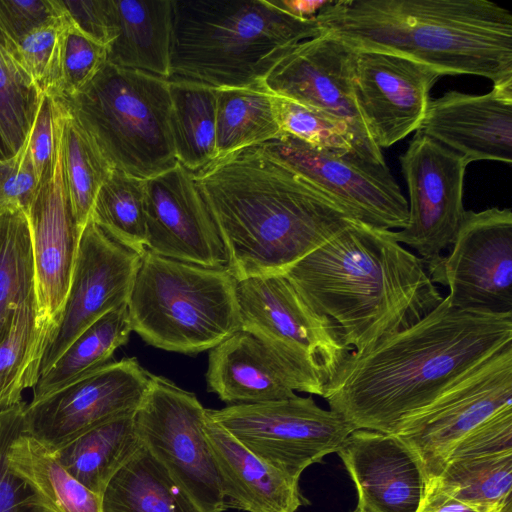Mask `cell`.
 <instances>
[{
	"label": "cell",
	"mask_w": 512,
	"mask_h": 512,
	"mask_svg": "<svg viewBox=\"0 0 512 512\" xmlns=\"http://www.w3.org/2000/svg\"><path fill=\"white\" fill-rule=\"evenodd\" d=\"M510 343L512 313L456 308L446 296L415 324L350 351L322 397L355 430L396 434Z\"/></svg>",
	"instance_id": "1"
},
{
	"label": "cell",
	"mask_w": 512,
	"mask_h": 512,
	"mask_svg": "<svg viewBox=\"0 0 512 512\" xmlns=\"http://www.w3.org/2000/svg\"><path fill=\"white\" fill-rule=\"evenodd\" d=\"M238 281L280 275L354 219L260 146L194 173Z\"/></svg>",
	"instance_id": "2"
},
{
	"label": "cell",
	"mask_w": 512,
	"mask_h": 512,
	"mask_svg": "<svg viewBox=\"0 0 512 512\" xmlns=\"http://www.w3.org/2000/svg\"><path fill=\"white\" fill-rule=\"evenodd\" d=\"M299 297L331 318L362 351L421 320L443 300L425 264L393 230L353 220L283 274Z\"/></svg>",
	"instance_id": "3"
},
{
	"label": "cell",
	"mask_w": 512,
	"mask_h": 512,
	"mask_svg": "<svg viewBox=\"0 0 512 512\" xmlns=\"http://www.w3.org/2000/svg\"><path fill=\"white\" fill-rule=\"evenodd\" d=\"M356 49L512 86V14L487 0H333L315 18Z\"/></svg>",
	"instance_id": "4"
},
{
	"label": "cell",
	"mask_w": 512,
	"mask_h": 512,
	"mask_svg": "<svg viewBox=\"0 0 512 512\" xmlns=\"http://www.w3.org/2000/svg\"><path fill=\"white\" fill-rule=\"evenodd\" d=\"M324 31L270 0H172L170 78L215 89L263 86L296 44Z\"/></svg>",
	"instance_id": "5"
},
{
	"label": "cell",
	"mask_w": 512,
	"mask_h": 512,
	"mask_svg": "<svg viewBox=\"0 0 512 512\" xmlns=\"http://www.w3.org/2000/svg\"><path fill=\"white\" fill-rule=\"evenodd\" d=\"M55 99L112 169L146 180L179 163L168 79L106 62L80 92Z\"/></svg>",
	"instance_id": "6"
},
{
	"label": "cell",
	"mask_w": 512,
	"mask_h": 512,
	"mask_svg": "<svg viewBox=\"0 0 512 512\" xmlns=\"http://www.w3.org/2000/svg\"><path fill=\"white\" fill-rule=\"evenodd\" d=\"M236 283L227 268L145 250L127 302L132 331L166 351L211 350L241 329Z\"/></svg>",
	"instance_id": "7"
},
{
	"label": "cell",
	"mask_w": 512,
	"mask_h": 512,
	"mask_svg": "<svg viewBox=\"0 0 512 512\" xmlns=\"http://www.w3.org/2000/svg\"><path fill=\"white\" fill-rule=\"evenodd\" d=\"M207 416L264 462L300 479L309 466L337 453L355 429L311 397L206 409Z\"/></svg>",
	"instance_id": "8"
},
{
	"label": "cell",
	"mask_w": 512,
	"mask_h": 512,
	"mask_svg": "<svg viewBox=\"0 0 512 512\" xmlns=\"http://www.w3.org/2000/svg\"><path fill=\"white\" fill-rule=\"evenodd\" d=\"M206 409L194 393L151 374L135 413L143 447L203 512L226 511L216 463L205 433Z\"/></svg>",
	"instance_id": "9"
},
{
	"label": "cell",
	"mask_w": 512,
	"mask_h": 512,
	"mask_svg": "<svg viewBox=\"0 0 512 512\" xmlns=\"http://www.w3.org/2000/svg\"><path fill=\"white\" fill-rule=\"evenodd\" d=\"M355 55L356 48L324 31L293 46L269 72L264 86L323 114L342 129L354 155L384 165L382 150L370 137L354 99Z\"/></svg>",
	"instance_id": "10"
},
{
	"label": "cell",
	"mask_w": 512,
	"mask_h": 512,
	"mask_svg": "<svg viewBox=\"0 0 512 512\" xmlns=\"http://www.w3.org/2000/svg\"><path fill=\"white\" fill-rule=\"evenodd\" d=\"M270 157L323 192L351 218L392 230L408 224V201L387 164L321 150L281 133L262 145Z\"/></svg>",
	"instance_id": "11"
},
{
	"label": "cell",
	"mask_w": 512,
	"mask_h": 512,
	"mask_svg": "<svg viewBox=\"0 0 512 512\" xmlns=\"http://www.w3.org/2000/svg\"><path fill=\"white\" fill-rule=\"evenodd\" d=\"M460 309L512 313V212L465 210L450 253L426 268Z\"/></svg>",
	"instance_id": "12"
},
{
	"label": "cell",
	"mask_w": 512,
	"mask_h": 512,
	"mask_svg": "<svg viewBox=\"0 0 512 512\" xmlns=\"http://www.w3.org/2000/svg\"><path fill=\"white\" fill-rule=\"evenodd\" d=\"M508 406H512V343L457 381L396 435L420 459L428 478H435L463 437Z\"/></svg>",
	"instance_id": "13"
},
{
	"label": "cell",
	"mask_w": 512,
	"mask_h": 512,
	"mask_svg": "<svg viewBox=\"0 0 512 512\" xmlns=\"http://www.w3.org/2000/svg\"><path fill=\"white\" fill-rule=\"evenodd\" d=\"M409 194V219L393 237L417 252L426 268L451 247L465 212L463 187L467 163L458 153L416 132L400 156Z\"/></svg>",
	"instance_id": "14"
},
{
	"label": "cell",
	"mask_w": 512,
	"mask_h": 512,
	"mask_svg": "<svg viewBox=\"0 0 512 512\" xmlns=\"http://www.w3.org/2000/svg\"><path fill=\"white\" fill-rule=\"evenodd\" d=\"M150 381L151 373L136 358L109 362L26 403L23 432L56 450L100 423L136 412Z\"/></svg>",
	"instance_id": "15"
},
{
	"label": "cell",
	"mask_w": 512,
	"mask_h": 512,
	"mask_svg": "<svg viewBox=\"0 0 512 512\" xmlns=\"http://www.w3.org/2000/svg\"><path fill=\"white\" fill-rule=\"evenodd\" d=\"M208 391L235 404L293 397L295 392L323 395V373L307 358L257 333L240 329L210 350Z\"/></svg>",
	"instance_id": "16"
},
{
	"label": "cell",
	"mask_w": 512,
	"mask_h": 512,
	"mask_svg": "<svg viewBox=\"0 0 512 512\" xmlns=\"http://www.w3.org/2000/svg\"><path fill=\"white\" fill-rule=\"evenodd\" d=\"M140 260V254L113 240L89 219L59 320L41 360L40 377L87 327L127 305Z\"/></svg>",
	"instance_id": "17"
},
{
	"label": "cell",
	"mask_w": 512,
	"mask_h": 512,
	"mask_svg": "<svg viewBox=\"0 0 512 512\" xmlns=\"http://www.w3.org/2000/svg\"><path fill=\"white\" fill-rule=\"evenodd\" d=\"M445 74L404 55L356 49L354 99L374 143L389 148L417 131L430 90Z\"/></svg>",
	"instance_id": "18"
},
{
	"label": "cell",
	"mask_w": 512,
	"mask_h": 512,
	"mask_svg": "<svg viewBox=\"0 0 512 512\" xmlns=\"http://www.w3.org/2000/svg\"><path fill=\"white\" fill-rule=\"evenodd\" d=\"M241 329L276 341L310 360L327 382L352 351L337 324L311 309L283 274L236 283Z\"/></svg>",
	"instance_id": "19"
},
{
	"label": "cell",
	"mask_w": 512,
	"mask_h": 512,
	"mask_svg": "<svg viewBox=\"0 0 512 512\" xmlns=\"http://www.w3.org/2000/svg\"><path fill=\"white\" fill-rule=\"evenodd\" d=\"M146 250L211 268H226L227 254L194 173L180 163L144 180Z\"/></svg>",
	"instance_id": "20"
},
{
	"label": "cell",
	"mask_w": 512,
	"mask_h": 512,
	"mask_svg": "<svg viewBox=\"0 0 512 512\" xmlns=\"http://www.w3.org/2000/svg\"><path fill=\"white\" fill-rule=\"evenodd\" d=\"M366 512H417L428 484L424 467L396 434L356 429L337 451Z\"/></svg>",
	"instance_id": "21"
},
{
	"label": "cell",
	"mask_w": 512,
	"mask_h": 512,
	"mask_svg": "<svg viewBox=\"0 0 512 512\" xmlns=\"http://www.w3.org/2000/svg\"><path fill=\"white\" fill-rule=\"evenodd\" d=\"M416 132L461 155L467 165L492 160L512 163V86L475 95L448 91L430 99Z\"/></svg>",
	"instance_id": "22"
},
{
	"label": "cell",
	"mask_w": 512,
	"mask_h": 512,
	"mask_svg": "<svg viewBox=\"0 0 512 512\" xmlns=\"http://www.w3.org/2000/svg\"><path fill=\"white\" fill-rule=\"evenodd\" d=\"M40 314L56 326L74 270L82 231L63 182L60 150L53 174L42 182L26 213Z\"/></svg>",
	"instance_id": "23"
},
{
	"label": "cell",
	"mask_w": 512,
	"mask_h": 512,
	"mask_svg": "<svg viewBox=\"0 0 512 512\" xmlns=\"http://www.w3.org/2000/svg\"><path fill=\"white\" fill-rule=\"evenodd\" d=\"M205 433L218 470L226 509L296 512L307 503L299 480L264 462L206 414Z\"/></svg>",
	"instance_id": "24"
},
{
	"label": "cell",
	"mask_w": 512,
	"mask_h": 512,
	"mask_svg": "<svg viewBox=\"0 0 512 512\" xmlns=\"http://www.w3.org/2000/svg\"><path fill=\"white\" fill-rule=\"evenodd\" d=\"M114 38L107 62L170 77L172 0H108Z\"/></svg>",
	"instance_id": "25"
},
{
	"label": "cell",
	"mask_w": 512,
	"mask_h": 512,
	"mask_svg": "<svg viewBox=\"0 0 512 512\" xmlns=\"http://www.w3.org/2000/svg\"><path fill=\"white\" fill-rule=\"evenodd\" d=\"M135 413L100 423L52 450L58 462L89 490L102 496L112 477L142 448Z\"/></svg>",
	"instance_id": "26"
},
{
	"label": "cell",
	"mask_w": 512,
	"mask_h": 512,
	"mask_svg": "<svg viewBox=\"0 0 512 512\" xmlns=\"http://www.w3.org/2000/svg\"><path fill=\"white\" fill-rule=\"evenodd\" d=\"M102 508L103 512H203L143 446L107 484Z\"/></svg>",
	"instance_id": "27"
},
{
	"label": "cell",
	"mask_w": 512,
	"mask_h": 512,
	"mask_svg": "<svg viewBox=\"0 0 512 512\" xmlns=\"http://www.w3.org/2000/svg\"><path fill=\"white\" fill-rule=\"evenodd\" d=\"M7 463L53 512H103L102 496L80 483L52 450L23 431L11 442Z\"/></svg>",
	"instance_id": "28"
},
{
	"label": "cell",
	"mask_w": 512,
	"mask_h": 512,
	"mask_svg": "<svg viewBox=\"0 0 512 512\" xmlns=\"http://www.w3.org/2000/svg\"><path fill=\"white\" fill-rule=\"evenodd\" d=\"M168 80L176 157L196 173L217 159L216 89L185 79Z\"/></svg>",
	"instance_id": "29"
},
{
	"label": "cell",
	"mask_w": 512,
	"mask_h": 512,
	"mask_svg": "<svg viewBox=\"0 0 512 512\" xmlns=\"http://www.w3.org/2000/svg\"><path fill=\"white\" fill-rule=\"evenodd\" d=\"M216 98V160L281 135L273 94L264 85L216 89Z\"/></svg>",
	"instance_id": "30"
},
{
	"label": "cell",
	"mask_w": 512,
	"mask_h": 512,
	"mask_svg": "<svg viewBox=\"0 0 512 512\" xmlns=\"http://www.w3.org/2000/svg\"><path fill=\"white\" fill-rule=\"evenodd\" d=\"M132 327L127 305L114 309L79 334L33 387L37 401L83 375L109 363L126 344Z\"/></svg>",
	"instance_id": "31"
},
{
	"label": "cell",
	"mask_w": 512,
	"mask_h": 512,
	"mask_svg": "<svg viewBox=\"0 0 512 512\" xmlns=\"http://www.w3.org/2000/svg\"><path fill=\"white\" fill-rule=\"evenodd\" d=\"M54 328L40 314L37 299L16 314L9 335L0 344V410L23 402L22 392L36 385Z\"/></svg>",
	"instance_id": "32"
},
{
	"label": "cell",
	"mask_w": 512,
	"mask_h": 512,
	"mask_svg": "<svg viewBox=\"0 0 512 512\" xmlns=\"http://www.w3.org/2000/svg\"><path fill=\"white\" fill-rule=\"evenodd\" d=\"M37 299L32 238L27 214L0 213V344L18 311Z\"/></svg>",
	"instance_id": "33"
},
{
	"label": "cell",
	"mask_w": 512,
	"mask_h": 512,
	"mask_svg": "<svg viewBox=\"0 0 512 512\" xmlns=\"http://www.w3.org/2000/svg\"><path fill=\"white\" fill-rule=\"evenodd\" d=\"M42 93L16 54V44L0 31V160L23 147Z\"/></svg>",
	"instance_id": "34"
},
{
	"label": "cell",
	"mask_w": 512,
	"mask_h": 512,
	"mask_svg": "<svg viewBox=\"0 0 512 512\" xmlns=\"http://www.w3.org/2000/svg\"><path fill=\"white\" fill-rule=\"evenodd\" d=\"M62 109V177L74 218L83 230L90 219L97 193L113 169L76 120L63 106Z\"/></svg>",
	"instance_id": "35"
},
{
	"label": "cell",
	"mask_w": 512,
	"mask_h": 512,
	"mask_svg": "<svg viewBox=\"0 0 512 512\" xmlns=\"http://www.w3.org/2000/svg\"><path fill=\"white\" fill-rule=\"evenodd\" d=\"M90 219L113 240L142 255L146 250L144 180L113 169L97 193Z\"/></svg>",
	"instance_id": "36"
},
{
	"label": "cell",
	"mask_w": 512,
	"mask_h": 512,
	"mask_svg": "<svg viewBox=\"0 0 512 512\" xmlns=\"http://www.w3.org/2000/svg\"><path fill=\"white\" fill-rule=\"evenodd\" d=\"M435 478L456 498L498 512L512 497V453L448 460Z\"/></svg>",
	"instance_id": "37"
},
{
	"label": "cell",
	"mask_w": 512,
	"mask_h": 512,
	"mask_svg": "<svg viewBox=\"0 0 512 512\" xmlns=\"http://www.w3.org/2000/svg\"><path fill=\"white\" fill-rule=\"evenodd\" d=\"M69 21L62 15L35 29L16 44V54L42 94L61 93L64 42Z\"/></svg>",
	"instance_id": "38"
},
{
	"label": "cell",
	"mask_w": 512,
	"mask_h": 512,
	"mask_svg": "<svg viewBox=\"0 0 512 512\" xmlns=\"http://www.w3.org/2000/svg\"><path fill=\"white\" fill-rule=\"evenodd\" d=\"M26 402L0 410V512H53L40 495L7 463L11 442L23 431Z\"/></svg>",
	"instance_id": "39"
},
{
	"label": "cell",
	"mask_w": 512,
	"mask_h": 512,
	"mask_svg": "<svg viewBox=\"0 0 512 512\" xmlns=\"http://www.w3.org/2000/svg\"><path fill=\"white\" fill-rule=\"evenodd\" d=\"M273 98L282 133L317 149L340 155L353 154L345 133L323 114L285 97L273 94Z\"/></svg>",
	"instance_id": "40"
},
{
	"label": "cell",
	"mask_w": 512,
	"mask_h": 512,
	"mask_svg": "<svg viewBox=\"0 0 512 512\" xmlns=\"http://www.w3.org/2000/svg\"><path fill=\"white\" fill-rule=\"evenodd\" d=\"M106 62L107 46L69 25L63 50L61 93L57 98L71 97L80 92Z\"/></svg>",
	"instance_id": "41"
},
{
	"label": "cell",
	"mask_w": 512,
	"mask_h": 512,
	"mask_svg": "<svg viewBox=\"0 0 512 512\" xmlns=\"http://www.w3.org/2000/svg\"><path fill=\"white\" fill-rule=\"evenodd\" d=\"M63 109L60 102L46 94L24 146L30 156L40 184L54 172L60 150Z\"/></svg>",
	"instance_id": "42"
},
{
	"label": "cell",
	"mask_w": 512,
	"mask_h": 512,
	"mask_svg": "<svg viewBox=\"0 0 512 512\" xmlns=\"http://www.w3.org/2000/svg\"><path fill=\"white\" fill-rule=\"evenodd\" d=\"M506 453H512V406L499 410L463 437L447 461Z\"/></svg>",
	"instance_id": "43"
},
{
	"label": "cell",
	"mask_w": 512,
	"mask_h": 512,
	"mask_svg": "<svg viewBox=\"0 0 512 512\" xmlns=\"http://www.w3.org/2000/svg\"><path fill=\"white\" fill-rule=\"evenodd\" d=\"M40 186L30 156L23 145L14 156L0 160V213L28 212Z\"/></svg>",
	"instance_id": "44"
},
{
	"label": "cell",
	"mask_w": 512,
	"mask_h": 512,
	"mask_svg": "<svg viewBox=\"0 0 512 512\" xmlns=\"http://www.w3.org/2000/svg\"><path fill=\"white\" fill-rule=\"evenodd\" d=\"M61 15L58 0H0V31L17 44Z\"/></svg>",
	"instance_id": "45"
},
{
	"label": "cell",
	"mask_w": 512,
	"mask_h": 512,
	"mask_svg": "<svg viewBox=\"0 0 512 512\" xmlns=\"http://www.w3.org/2000/svg\"><path fill=\"white\" fill-rule=\"evenodd\" d=\"M70 25L108 46L114 38L108 0H58Z\"/></svg>",
	"instance_id": "46"
},
{
	"label": "cell",
	"mask_w": 512,
	"mask_h": 512,
	"mask_svg": "<svg viewBox=\"0 0 512 512\" xmlns=\"http://www.w3.org/2000/svg\"><path fill=\"white\" fill-rule=\"evenodd\" d=\"M417 512H488L445 491L436 478H430Z\"/></svg>",
	"instance_id": "47"
},
{
	"label": "cell",
	"mask_w": 512,
	"mask_h": 512,
	"mask_svg": "<svg viewBox=\"0 0 512 512\" xmlns=\"http://www.w3.org/2000/svg\"><path fill=\"white\" fill-rule=\"evenodd\" d=\"M333 0H270L287 14L302 20L315 19L317 14Z\"/></svg>",
	"instance_id": "48"
},
{
	"label": "cell",
	"mask_w": 512,
	"mask_h": 512,
	"mask_svg": "<svg viewBox=\"0 0 512 512\" xmlns=\"http://www.w3.org/2000/svg\"><path fill=\"white\" fill-rule=\"evenodd\" d=\"M511 498L507 499V501L503 504V506L500 508V510L498 512H512Z\"/></svg>",
	"instance_id": "49"
},
{
	"label": "cell",
	"mask_w": 512,
	"mask_h": 512,
	"mask_svg": "<svg viewBox=\"0 0 512 512\" xmlns=\"http://www.w3.org/2000/svg\"><path fill=\"white\" fill-rule=\"evenodd\" d=\"M352 512H366L365 510H363L362 508L356 506V508L354 509V511Z\"/></svg>",
	"instance_id": "50"
}]
</instances>
